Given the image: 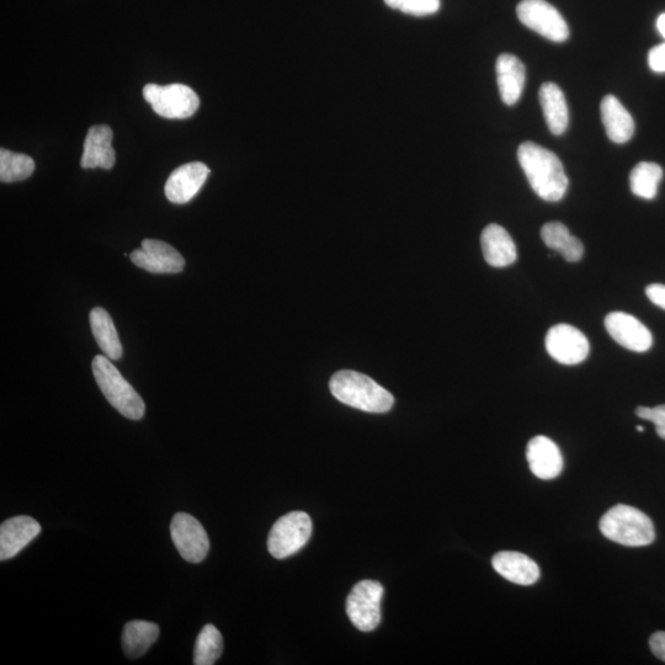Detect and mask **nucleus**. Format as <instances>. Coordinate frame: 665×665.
I'll return each mask as SVG.
<instances>
[{"mask_svg": "<svg viewBox=\"0 0 665 665\" xmlns=\"http://www.w3.org/2000/svg\"><path fill=\"white\" fill-rule=\"evenodd\" d=\"M496 71L500 98L504 104L512 106L518 103L525 85L524 63L514 55L503 53L498 57Z\"/></svg>", "mask_w": 665, "mask_h": 665, "instance_id": "6ab92c4d", "label": "nucleus"}, {"mask_svg": "<svg viewBox=\"0 0 665 665\" xmlns=\"http://www.w3.org/2000/svg\"><path fill=\"white\" fill-rule=\"evenodd\" d=\"M649 647H651L654 656L665 662V632L658 631L649 638Z\"/></svg>", "mask_w": 665, "mask_h": 665, "instance_id": "7c9ffc66", "label": "nucleus"}, {"mask_svg": "<svg viewBox=\"0 0 665 665\" xmlns=\"http://www.w3.org/2000/svg\"><path fill=\"white\" fill-rule=\"evenodd\" d=\"M526 459L531 472L540 480H553L560 476L563 470L561 450L555 441L546 436H536L529 441Z\"/></svg>", "mask_w": 665, "mask_h": 665, "instance_id": "2eb2a0df", "label": "nucleus"}, {"mask_svg": "<svg viewBox=\"0 0 665 665\" xmlns=\"http://www.w3.org/2000/svg\"><path fill=\"white\" fill-rule=\"evenodd\" d=\"M114 132L106 125L90 127L84 141L81 166L84 169H111L115 166Z\"/></svg>", "mask_w": 665, "mask_h": 665, "instance_id": "dca6fc26", "label": "nucleus"}, {"mask_svg": "<svg viewBox=\"0 0 665 665\" xmlns=\"http://www.w3.org/2000/svg\"><path fill=\"white\" fill-rule=\"evenodd\" d=\"M312 535V520L305 512H291L280 518L270 530L268 550L270 555L284 560L295 555Z\"/></svg>", "mask_w": 665, "mask_h": 665, "instance_id": "423d86ee", "label": "nucleus"}, {"mask_svg": "<svg viewBox=\"0 0 665 665\" xmlns=\"http://www.w3.org/2000/svg\"><path fill=\"white\" fill-rule=\"evenodd\" d=\"M131 262L152 274H178L185 268L183 255L170 244L157 239H145L141 249L130 255Z\"/></svg>", "mask_w": 665, "mask_h": 665, "instance_id": "9b49d317", "label": "nucleus"}, {"mask_svg": "<svg viewBox=\"0 0 665 665\" xmlns=\"http://www.w3.org/2000/svg\"><path fill=\"white\" fill-rule=\"evenodd\" d=\"M636 416L652 422L659 438L665 440V404L654 408L638 407Z\"/></svg>", "mask_w": 665, "mask_h": 665, "instance_id": "c85d7f7f", "label": "nucleus"}, {"mask_svg": "<svg viewBox=\"0 0 665 665\" xmlns=\"http://www.w3.org/2000/svg\"><path fill=\"white\" fill-rule=\"evenodd\" d=\"M605 328L617 344L635 353H646L652 348L651 331L629 313H609L605 318Z\"/></svg>", "mask_w": 665, "mask_h": 665, "instance_id": "f8f14e48", "label": "nucleus"}, {"mask_svg": "<svg viewBox=\"0 0 665 665\" xmlns=\"http://www.w3.org/2000/svg\"><path fill=\"white\" fill-rule=\"evenodd\" d=\"M663 169L656 163L641 162L633 168L630 175L632 193L645 200H653L658 194L662 182Z\"/></svg>", "mask_w": 665, "mask_h": 665, "instance_id": "393cba45", "label": "nucleus"}, {"mask_svg": "<svg viewBox=\"0 0 665 665\" xmlns=\"http://www.w3.org/2000/svg\"><path fill=\"white\" fill-rule=\"evenodd\" d=\"M89 319L94 338L106 358L119 360L122 356V345L108 311L101 307L94 308Z\"/></svg>", "mask_w": 665, "mask_h": 665, "instance_id": "5701e85b", "label": "nucleus"}, {"mask_svg": "<svg viewBox=\"0 0 665 665\" xmlns=\"http://www.w3.org/2000/svg\"><path fill=\"white\" fill-rule=\"evenodd\" d=\"M547 353L557 363L578 365L588 358L589 340L576 327L561 323L552 327L545 340Z\"/></svg>", "mask_w": 665, "mask_h": 665, "instance_id": "9d476101", "label": "nucleus"}, {"mask_svg": "<svg viewBox=\"0 0 665 665\" xmlns=\"http://www.w3.org/2000/svg\"><path fill=\"white\" fill-rule=\"evenodd\" d=\"M646 295L648 299L654 303V305L661 307L662 310H665V285L652 284L647 286Z\"/></svg>", "mask_w": 665, "mask_h": 665, "instance_id": "2f4dec72", "label": "nucleus"}, {"mask_svg": "<svg viewBox=\"0 0 665 665\" xmlns=\"http://www.w3.org/2000/svg\"><path fill=\"white\" fill-rule=\"evenodd\" d=\"M657 29L659 31V34H661L665 39V13L659 15V18L657 20Z\"/></svg>", "mask_w": 665, "mask_h": 665, "instance_id": "473e14b6", "label": "nucleus"}, {"mask_svg": "<svg viewBox=\"0 0 665 665\" xmlns=\"http://www.w3.org/2000/svg\"><path fill=\"white\" fill-rule=\"evenodd\" d=\"M92 369L100 391L117 412L131 420H140L145 416V402L109 358L95 356Z\"/></svg>", "mask_w": 665, "mask_h": 665, "instance_id": "20e7f679", "label": "nucleus"}, {"mask_svg": "<svg viewBox=\"0 0 665 665\" xmlns=\"http://www.w3.org/2000/svg\"><path fill=\"white\" fill-rule=\"evenodd\" d=\"M484 259L493 268H507L516 262L518 252L510 234L502 226L492 223L484 228L481 236Z\"/></svg>", "mask_w": 665, "mask_h": 665, "instance_id": "f3484780", "label": "nucleus"}, {"mask_svg": "<svg viewBox=\"0 0 665 665\" xmlns=\"http://www.w3.org/2000/svg\"><path fill=\"white\" fill-rule=\"evenodd\" d=\"M329 388L338 401L367 413H386L395 404L391 392L356 371H338L332 376Z\"/></svg>", "mask_w": 665, "mask_h": 665, "instance_id": "f03ea898", "label": "nucleus"}, {"mask_svg": "<svg viewBox=\"0 0 665 665\" xmlns=\"http://www.w3.org/2000/svg\"><path fill=\"white\" fill-rule=\"evenodd\" d=\"M648 63L653 72L665 73V42L649 51Z\"/></svg>", "mask_w": 665, "mask_h": 665, "instance_id": "c756f323", "label": "nucleus"}, {"mask_svg": "<svg viewBox=\"0 0 665 665\" xmlns=\"http://www.w3.org/2000/svg\"><path fill=\"white\" fill-rule=\"evenodd\" d=\"M539 98L549 130L553 135H563L569 124V111L565 94L557 84L549 82L542 84Z\"/></svg>", "mask_w": 665, "mask_h": 665, "instance_id": "412c9836", "label": "nucleus"}, {"mask_svg": "<svg viewBox=\"0 0 665 665\" xmlns=\"http://www.w3.org/2000/svg\"><path fill=\"white\" fill-rule=\"evenodd\" d=\"M492 565L500 576L515 584H535L541 576L540 568L536 565V562L520 552H498L493 557Z\"/></svg>", "mask_w": 665, "mask_h": 665, "instance_id": "a211bd4d", "label": "nucleus"}, {"mask_svg": "<svg viewBox=\"0 0 665 665\" xmlns=\"http://www.w3.org/2000/svg\"><path fill=\"white\" fill-rule=\"evenodd\" d=\"M516 14L526 28L553 42H565L569 37L566 20L558 10L545 0H523Z\"/></svg>", "mask_w": 665, "mask_h": 665, "instance_id": "0eeeda50", "label": "nucleus"}, {"mask_svg": "<svg viewBox=\"0 0 665 665\" xmlns=\"http://www.w3.org/2000/svg\"><path fill=\"white\" fill-rule=\"evenodd\" d=\"M383 587L376 581H363L355 585L347 599V614L356 629L374 631L381 621Z\"/></svg>", "mask_w": 665, "mask_h": 665, "instance_id": "6e6552de", "label": "nucleus"}, {"mask_svg": "<svg viewBox=\"0 0 665 665\" xmlns=\"http://www.w3.org/2000/svg\"><path fill=\"white\" fill-rule=\"evenodd\" d=\"M170 535L179 555L190 563L205 560L210 550V540L198 519L186 513L174 515Z\"/></svg>", "mask_w": 665, "mask_h": 665, "instance_id": "1a4fd4ad", "label": "nucleus"}, {"mask_svg": "<svg viewBox=\"0 0 665 665\" xmlns=\"http://www.w3.org/2000/svg\"><path fill=\"white\" fill-rule=\"evenodd\" d=\"M209 174L210 169L201 162L184 164V166L175 169L170 174L166 188H164L167 199L178 205L193 200L204 186Z\"/></svg>", "mask_w": 665, "mask_h": 665, "instance_id": "ddd939ff", "label": "nucleus"}, {"mask_svg": "<svg viewBox=\"0 0 665 665\" xmlns=\"http://www.w3.org/2000/svg\"><path fill=\"white\" fill-rule=\"evenodd\" d=\"M600 110L601 120L610 140L620 145L630 141L635 133V121L620 100L614 95H606L601 101Z\"/></svg>", "mask_w": 665, "mask_h": 665, "instance_id": "aec40b11", "label": "nucleus"}, {"mask_svg": "<svg viewBox=\"0 0 665 665\" xmlns=\"http://www.w3.org/2000/svg\"><path fill=\"white\" fill-rule=\"evenodd\" d=\"M143 98L159 116L166 119H188L199 109L200 99L193 89L184 84H147Z\"/></svg>", "mask_w": 665, "mask_h": 665, "instance_id": "39448f33", "label": "nucleus"}, {"mask_svg": "<svg viewBox=\"0 0 665 665\" xmlns=\"http://www.w3.org/2000/svg\"><path fill=\"white\" fill-rule=\"evenodd\" d=\"M223 638L214 625H206L196 638L194 664L212 665L222 656Z\"/></svg>", "mask_w": 665, "mask_h": 665, "instance_id": "bb28decb", "label": "nucleus"}, {"mask_svg": "<svg viewBox=\"0 0 665 665\" xmlns=\"http://www.w3.org/2000/svg\"><path fill=\"white\" fill-rule=\"evenodd\" d=\"M158 636V625L148 621H130L122 633V648L130 659L140 658L153 646Z\"/></svg>", "mask_w": 665, "mask_h": 665, "instance_id": "b1692460", "label": "nucleus"}, {"mask_svg": "<svg viewBox=\"0 0 665 665\" xmlns=\"http://www.w3.org/2000/svg\"><path fill=\"white\" fill-rule=\"evenodd\" d=\"M34 159L26 154L0 150V180L2 183H17L31 177L35 172Z\"/></svg>", "mask_w": 665, "mask_h": 665, "instance_id": "a878e982", "label": "nucleus"}, {"mask_svg": "<svg viewBox=\"0 0 665 665\" xmlns=\"http://www.w3.org/2000/svg\"><path fill=\"white\" fill-rule=\"evenodd\" d=\"M599 528L606 539L629 547L648 546L656 539L652 520L641 510L625 504L608 510Z\"/></svg>", "mask_w": 665, "mask_h": 665, "instance_id": "7ed1b4c3", "label": "nucleus"}, {"mask_svg": "<svg viewBox=\"0 0 665 665\" xmlns=\"http://www.w3.org/2000/svg\"><path fill=\"white\" fill-rule=\"evenodd\" d=\"M41 526L30 516H15L0 526V560L7 561L40 535Z\"/></svg>", "mask_w": 665, "mask_h": 665, "instance_id": "4468645a", "label": "nucleus"}, {"mask_svg": "<svg viewBox=\"0 0 665 665\" xmlns=\"http://www.w3.org/2000/svg\"><path fill=\"white\" fill-rule=\"evenodd\" d=\"M636 429H637V432H640V433L645 432V428L640 427V425H638V427Z\"/></svg>", "mask_w": 665, "mask_h": 665, "instance_id": "72a5a7b5", "label": "nucleus"}, {"mask_svg": "<svg viewBox=\"0 0 665 665\" xmlns=\"http://www.w3.org/2000/svg\"><path fill=\"white\" fill-rule=\"evenodd\" d=\"M542 241L546 246L558 252L568 263H578L582 260L584 246L581 239L572 236L568 228L561 222L546 223L541 230Z\"/></svg>", "mask_w": 665, "mask_h": 665, "instance_id": "4be33fe9", "label": "nucleus"}, {"mask_svg": "<svg viewBox=\"0 0 665 665\" xmlns=\"http://www.w3.org/2000/svg\"><path fill=\"white\" fill-rule=\"evenodd\" d=\"M385 3L399 12L425 17L438 12L441 0H385Z\"/></svg>", "mask_w": 665, "mask_h": 665, "instance_id": "cd10ccee", "label": "nucleus"}, {"mask_svg": "<svg viewBox=\"0 0 665 665\" xmlns=\"http://www.w3.org/2000/svg\"><path fill=\"white\" fill-rule=\"evenodd\" d=\"M518 159L532 190L542 200L557 202L565 198L569 182L555 153L534 142H525L519 147Z\"/></svg>", "mask_w": 665, "mask_h": 665, "instance_id": "f257e3e1", "label": "nucleus"}]
</instances>
